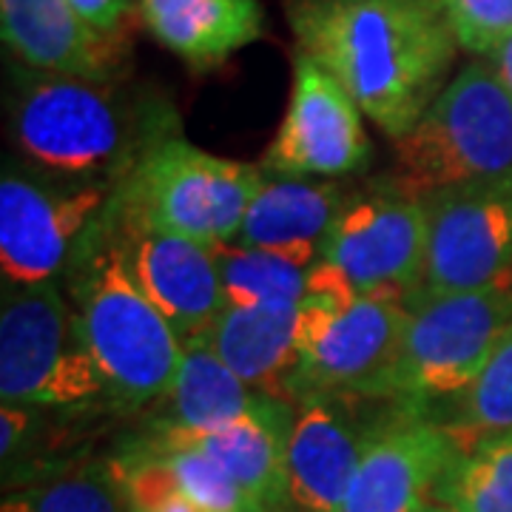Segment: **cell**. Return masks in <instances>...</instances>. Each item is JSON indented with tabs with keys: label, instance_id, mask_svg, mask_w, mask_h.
Returning a JSON list of instances; mask_svg holds the SVG:
<instances>
[{
	"label": "cell",
	"instance_id": "1",
	"mask_svg": "<svg viewBox=\"0 0 512 512\" xmlns=\"http://www.w3.org/2000/svg\"><path fill=\"white\" fill-rule=\"evenodd\" d=\"M285 15L299 52L393 140L447 89L458 40L439 0H285Z\"/></svg>",
	"mask_w": 512,
	"mask_h": 512
},
{
	"label": "cell",
	"instance_id": "2",
	"mask_svg": "<svg viewBox=\"0 0 512 512\" xmlns=\"http://www.w3.org/2000/svg\"><path fill=\"white\" fill-rule=\"evenodd\" d=\"M174 109L120 80H83L18 66L9 94V140L26 163L66 183L117 185L165 137Z\"/></svg>",
	"mask_w": 512,
	"mask_h": 512
},
{
	"label": "cell",
	"instance_id": "3",
	"mask_svg": "<svg viewBox=\"0 0 512 512\" xmlns=\"http://www.w3.org/2000/svg\"><path fill=\"white\" fill-rule=\"evenodd\" d=\"M66 276L83 342L106 382L109 402L123 410L160 402L180 370L185 345L137 285L109 211Z\"/></svg>",
	"mask_w": 512,
	"mask_h": 512
},
{
	"label": "cell",
	"instance_id": "4",
	"mask_svg": "<svg viewBox=\"0 0 512 512\" xmlns=\"http://www.w3.org/2000/svg\"><path fill=\"white\" fill-rule=\"evenodd\" d=\"M512 180V94L490 63H470L447 83L407 134L393 140L384 188L433 200Z\"/></svg>",
	"mask_w": 512,
	"mask_h": 512
},
{
	"label": "cell",
	"instance_id": "5",
	"mask_svg": "<svg viewBox=\"0 0 512 512\" xmlns=\"http://www.w3.org/2000/svg\"><path fill=\"white\" fill-rule=\"evenodd\" d=\"M265 180L259 165L225 160L165 137L114 188L109 211L126 228H151L208 248L234 242Z\"/></svg>",
	"mask_w": 512,
	"mask_h": 512
},
{
	"label": "cell",
	"instance_id": "6",
	"mask_svg": "<svg viewBox=\"0 0 512 512\" xmlns=\"http://www.w3.org/2000/svg\"><path fill=\"white\" fill-rule=\"evenodd\" d=\"M384 402L430 410L476 382L512 325V274L484 288L416 296Z\"/></svg>",
	"mask_w": 512,
	"mask_h": 512
},
{
	"label": "cell",
	"instance_id": "7",
	"mask_svg": "<svg viewBox=\"0 0 512 512\" xmlns=\"http://www.w3.org/2000/svg\"><path fill=\"white\" fill-rule=\"evenodd\" d=\"M427 231V202L384 185L367 197H353L319 248L308 296L410 305L421 291Z\"/></svg>",
	"mask_w": 512,
	"mask_h": 512
},
{
	"label": "cell",
	"instance_id": "8",
	"mask_svg": "<svg viewBox=\"0 0 512 512\" xmlns=\"http://www.w3.org/2000/svg\"><path fill=\"white\" fill-rule=\"evenodd\" d=\"M0 399L29 407H92L109 399L72 299L55 282L3 288Z\"/></svg>",
	"mask_w": 512,
	"mask_h": 512
},
{
	"label": "cell",
	"instance_id": "9",
	"mask_svg": "<svg viewBox=\"0 0 512 512\" xmlns=\"http://www.w3.org/2000/svg\"><path fill=\"white\" fill-rule=\"evenodd\" d=\"M410 308L384 299L305 296L299 308V365L288 402L339 396L384 402Z\"/></svg>",
	"mask_w": 512,
	"mask_h": 512
},
{
	"label": "cell",
	"instance_id": "10",
	"mask_svg": "<svg viewBox=\"0 0 512 512\" xmlns=\"http://www.w3.org/2000/svg\"><path fill=\"white\" fill-rule=\"evenodd\" d=\"M111 194L114 185L43 183L6 168L0 180L3 282L26 288L69 274Z\"/></svg>",
	"mask_w": 512,
	"mask_h": 512
},
{
	"label": "cell",
	"instance_id": "11",
	"mask_svg": "<svg viewBox=\"0 0 512 512\" xmlns=\"http://www.w3.org/2000/svg\"><path fill=\"white\" fill-rule=\"evenodd\" d=\"M379 404L342 512H424L467 441L424 407Z\"/></svg>",
	"mask_w": 512,
	"mask_h": 512
},
{
	"label": "cell",
	"instance_id": "12",
	"mask_svg": "<svg viewBox=\"0 0 512 512\" xmlns=\"http://www.w3.org/2000/svg\"><path fill=\"white\" fill-rule=\"evenodd\" d=\"M370 160L362 109L311 57H293L291 100L262 171L276 177H345Z\"/></svg>",
	"mask_w": 512,
	"mask_h": 512
},
{
	"label": "cell",
	"instance_id": "13",
	"mask_svg": "<svg viewBox=\"0 0 512 512\" xmlns=\"http://www.w3.org/2000/svg\"><path fill=\"white\" fill-rule=\"evenodd\" d=\"M427 211L419 296L476 291L512 274V180L439 194Z\"/></svg>",
	"mask_w": 512,
	"mask_h": 512
},
{
	"label": "cell",
	"instance_id": "14",
	"mask_svg": "<svg viewBox=\"0 0 512 512\" xmlns=\"http://www.w3.org/2000/svg\"><path fill=\"white\" fill-rule=\"evenodd\" d=\"M359 399L308 396L293 404L285 456V507L296 512H342L365 450L373 413Z\"/></svg>",
	"mask_w": 512,
	"mask_h": 512
},
{
	"label": "cell",
	"instance_id": "15",
	"mask_svg": "<svg viewBox=\"0 0 512 512\" xmlns=\"http://www.w3.org/2000/svg\"><path fill=\"white\" fill-rule=\"evenodd\" d=\"M111 222L123 242L128 268L137 285L160 308L185 348L200 345L228 305L214 251L177 234L126 228L114 217Z\"/></svg>",
	"mask_w": 512,
	"mask_h": 512
},
{
	"label": "cell",
	"instance_id": "16",
	"mask_svg": "<svg viewBox=\"0 0 512 512\" xmlns=\"http://www.w3.org/2000/svg\"><path fill=\"white\" fill-rule=\"evenodd\" d=\"M0 29L26 69L103 83L126 72V32H97L69 0H0Z\"/></svg>",
	"mask_w": 512,
	"mask_h": 512
},
{
	"label": "cell",
	"instance_id": "17",
	"mask_svg": "<svg viewBox=\"0 0 512 512\" xmlns=\"http://www.w3.org/2000/svg\"><path fill=\"white\" fill-rule=\"evenodd\" d=\"M293 407L285 399L265 396L256 410L214 430H151L143 439L174 447H191L211 456L251 498L256 512L285 510V456L293 427Z\"/></svg>",
	"mask_w": 512,
	"mask_h": 512
},
{
	"label": "cell",
	"instance_id": "18",
	"mask_svg": "<svg viewBox=\"0 0 512 512\" xmlns=\"http://www.w3.org/2000/svg\"><path fill=\"white\" fill-rule=\"evenodd\" d=\"M350 194L336 180L276 177L262 180L234 245L319 259V248L348 208Z\"/></svg>",
	"mask_w": 512,
	"mask_h": 512
},
{
	"label": "cell",
	"instance_id": "19",
	"mask_svg": "<svg viewBox=\"0 0 512 512\" xmlns=\"http://www.w3.org/2000/svg\"><path fill=\"white\" fill-rule=\"evenodd\" d=\"M299 305H225L202 345L256 393L288 402L299 365Z\"/></svg>",
	"mask_w": 512,
	"mask_h": 512
},
{
	"label": "cell",
	"instance_id": "20",
	"mask_svg": "<svg viewBox=\"0 0 512 512\" xmlns=\"http://www.w3.org/2000/svg\"><path fill=\"white\" fill-rule=\"evenodd\" d=\"M151 37L191 69H214L256 43L265 29L259 0H137Z\"/></svg>",
	"mask_w": 512,
	"mask_h": 512
},
{
	"label": "cell",
	"instance_id": "21",
	"mask_svg": "<svg viewBox=\"0 0 512 512\" xmlns=\"http://www.w3.org/2000/svg\"><path fill=\"white\" fill-rule=\"evenodd\" d=\"M262 399L208 345H188L151 430H214L248 416Z\"/></svg>",
	"mask_w": 512,
	"mask_h": 512
},
{
	"label": "cell",
	"instance_id": "22",
	"mask_svg": "<svg viewBox=\"0 0 512 512\" xmlns=\"http://www.w3.org/2000/svg\"><path fill=\"white\" fill-rule=\"evenodd\" d=\"M211 251L228 305H299L308 296V274L316 259L234 242L214 245Z\"/></svg>",
	"mask_w": 512,
	"mask_h": 512
},
{
	"label": "cell",
	"instance_id": "23",
	"mask_svg": "<svg viewBox=\"0 0 512 512\" xmlns=\"http://www.w3.org/2000/svg\"><path fill=\"white\" fill-rule=\"evenodd\" d=\"M433 501L453 512H512V430L470 441L441 476Z\"/></svg>",
	"mask_w": 512,
	"mask_h": 512
},
{
	"label": "cell",
	"instance_id": "24",
	"mask_svg": "<svg viewBox=\"0 0 512 512\" xmlns=\"http://www.w3.org/2000/svg\"><path fill=\"white\" fill-rule=\"evenodd\" d=\"M0 512H128L109 461H83L6 493Z\"/></svg>",
	"mask_w": 512,
	"mask_h": 512
},
{
	"label": "cell",
	"instance_id": "25",
	"mask_svg": "<svg viewBox=\"0 0 512 512\" xmlns=\"http://www.w3.org/2000/svg\"><path fill=\"white\" fill-rule=\"evenodd\" d=\"M436 416V413H433ZM444 421L461 439L476 441L493 433L512 430V325L498 339L493 356L481 367L476 382L458 396L450 399L447 416H436Z\"/></svg>",
	"mask_w": 512,
	"mask_h": 512
},
{
	"label": "cell",
	"instance_id": "26",
	"mask_svg": "<svg viewBox=\"0 0 512 512\" xmlns=\"http://www.w3.org/2000/svg\"><path fill=\"white\" fill-rule=\"evenodd\" d=\"M109 470L128 512H200L185 495L168 461L140 441H131L111 456Z\"/></svg>",
	"mask_w": 512,
	"mask_h": 512
},
{
	"label": "cell",
	"instance_id": "27",
	"mask_svg": "<svg viewBox=\"0 0 512 512\" xmlns=\"http://www.w3.org/2000/svg\"><path fill=\"white\" fill-rule=\"evenodd\" d=\"M137 441L168 461V467L174 470L185 495L191 498V504L200 512H256L251 498L242 493L237 481L228 476L211 456H205L200 450H191V447L157 444V441H148L143 436Z\"/></svg>",
	"mask_w": 512,
	"mask_h": 512
},
{
	"label": "cell",
	"instance_id": "28",
	"mask_svg": "<svg viewBox=\"0 0 512 512\" xmlns=\"http://www.w3.org/2000/svg\"><path fill=\"white\" fill-rule=\"evenodd\" d=\"M461 49L493 55L512 35V0H439Z\"/></svg>",
	"mask_w": 512,
	"mask_h": 512
},
{
	"label": "cell",
	"instance_id": "29",
	"mask_svg": "<svg viewBox=\"0 0 512 512\" xmlns=\"http://www.w3.org/2000/svg\"><path fill=\"white\" fill-rule=\"evenodd\" d=\"M74 12L103 35L126 32V20L131 15V0H69Z\"/></svg>",
	"mask_w": 512,
	"mask_h": 512
},
{
	"label": "cell",
	"instance_id": "30",
	"mask_svg": "<svg viewBox=\"0 0 512 512\" xmlns=\"http://www.w3.org/2000/svg\"><path fill=\"white\" fill-rule=\"evenodd\" d=\"M35 424V413L29 404H3L0 410V456L3 461L15 456Z\"/></svg>",
	"mask_w": 512,
	"mask_h": 512
},
{
	"label": "cell",
	"instance_id": "31",
	"mask_svg": "<svg viewBox=\"0 0 512 512\" xmlns=\"http://www.w3.org/2000/svg\"><path fill=\"white\" fill-rule=\"evenodd\" d=\"M490 66H493L495 77L504 83V89L512 94V35L490 55Z\"/></svg>",
	"mask_w": 512,
	"mask_h": 512
},
{
	"label": "cell",
	"instance_id": "32",
	"mask_svg": "<svg viewBox=\"0 0 512 512\" xmlns=\"http://www.w3.org/2000/svg\"><path fill=\"white\" fill-rule=\"evenodd\" d=\"M424 512H453V510H447V507H441V504H436V501H433V504H430V507H427Z\"/></svg>",
	"mask_w": 512,
	"mask_h": 512
},
{
	"label": "cell",
	"instance_id": "33",
	"mask_svg": "<svg viewBox=\"0 0 512 512\" xmlns=\"http://www.w3.org/2000/svg\"><path fill=\"white\" fill-rule=\"evenodd\" d=\"M279 512H296V510H291V507H285V510H279Z\"/></svg>",
	"mask_w": 512,
	"mask_h": 512
}]
</instances>
